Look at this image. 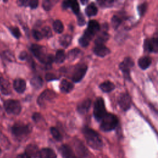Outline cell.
Instances as JSON below:
<instances>
[{
	"instance_id": "cell-1",
	"label": "cell",
	"mask_w": 158,
	"mask_h": 158,
	"mask_svg": "<svg viewBox=\"0 0 158 158\" xmlns=\"http://www.w3.org/2000/svg\"><path fill=\"white\" fill-rule=\"evenodd\" d=\"M83 133L87 144L91 148L96 150H99L102 148V141L99 135L96 131L88 127H85L83 128Z\"/></svg>"
},
{
	"instance_id": "cell-2",
	"label": "cell",
	"mask_w": 158,
	"mask_h": 158,
	"mask_svg": "<svg viewBox=\"0 0 158 158\" xmlns=\"http://www.w3.org/2000/svg\"><path fill=\"white\" fill-rule=\"evenodd\" d=\"M30 50L35 57L45 65H51L54 61V57L51 54H48L45 48L42 46L33 44L30 47Z\"/></svg>"
},
{
	"instance_id": "cell-3",
	"label": "cell",
	"mask_w": 158,
	"mask_h": 158,
	"mask_svg": "<svg viewBox=\"0 0 158 158\" xmlns=\"http://www.w3.org/2000/svg\"><path fill=\"white\" fill-rule=\"evenodd\" d=\"M100 128L103 131H110L114 130L118 124L117 117L110 113H107L101 120Z\"/></svg>"
},
{
	"instance_id": "cell-4",
	"label": "cell",
	"mask_w": 158,
	"mask_h": 158,
	"mask_svg": "<svg viewBox=\"0 0 158 158\" xmlns=\"http://www.w3.org/2000/svg\"><path fill=\"white\" fill-rule=\"evenodd\" d=\"M12 134L18 138L24 137L28 135L31 131V127L28 124L16 123L11 128Z\"/></svg>"
},
{
	"instance_id": "cell-5",
	"label": "cell",
	"mask_w": 158,
	"mask_h": 158,
	"mask_svg": "<svg viewBox=\"0 0 158 158\" xmlns=\"http://www.w3.org/2000/svg\"><path fill=\"white\" fill-rule=\"evenodd\" d=\"M107 114L104 100L102 98H98L94 102L93 115L96 120L101 121L104 116Z\"/></svg>"
},
{
	"instance_id": "cell-6",
	"label": "cell",
	"mask_w": 158,
	"mask_h": 158,
	"mask_svg": "<svg viewBox=\"0 0 158 158\" xmlns=\"http://www.w3.org/2000/svg\"><path fill=\"white\" fill-rule=\"evenodd\" d=\"M4 107L9 114L18 115L20 113L22 107L20 102L17 100L8 99L4 102Z\"/></svg>"
},
{
	"instance_id": "cell-7",
	"label": "cell",
	"mask_w": 158,
	"mask_h": 158,
	"mask_svg": "<svg viewBox=\"0 0 158 158\" xmlns=\"http://www.w3.org/2000/svg\"><path fill=\"white\" fill-rule=\"evenodd\" d=\"M134 65V62L130 57H126L120 64L119 68L123 73L124 77L128 80H130V69Z\"/></svg>"
},
{
	"instance_id": "cell-8",
	"label": "cell",
	"mask_w": 158,
	"mask_h": 158,
	"mask_svg": "<svg viewBox=\"0 0 158 158\" xmlns=\"http://www.w3.org/2000/svg\"><path fill=\"white\" fill-rule=\"evenodd\" d=\"M56 97V93L49 89H46L44 91L38 98L37 102L40 106H44L47 102H51Z\"/></svg>"
},
{
	"instance_id": "cell-9",
	"label": "cell",
	"mask_w": 158,
	"mask_h": 158,
	"mask_svg": "<svg viewBox=\"0 0 158 158\" xmlns=\"http://www.w3.org/2000/svg\"><path fill=\"white\" fill-rule=\"evenodd\" d=\"M87 69L88 67L85 64L77 65L75 68L72 75V81L75 83L80 81L85 75Z\"/></svg>"
},
{
	"instance_id": "cell-10",
	"label": "cell",
	"mask_w": 158,
	"mask_h": 158,
	"mask_svg": "<svg viewBox=\"0 0 158 158\" xmlns=\"http://www.w3.org/2000/svg\"><path fill=\"white\" fill-rule=\"evenodd\" d=\"M118 102L120 108L126 111L128 110L131 106V98L127 93H122L118 97Z\"/></svg>"
},
{
	"instance_id": "cell-11",
	"label": "cell",
	"mask_w": 158,
	"mask_h": 158,
	"mask_svg": "<svg viewBox=\"0 0 158 158\" xmlns=\"http://www.w3.org/2000/svg\"><path fill=\"white\" fill-rule=\"evenodd\" d=\"M144 49L147 52H157L158 49V41L157 38L146 39L144 43Z\"/></svg>"
},
{
	"instance_id": "cell-12",
	"label": "cell",
	"mask_w": 158,
	"mask_h": 158,
	"mask_svg": "<svg viewBox=\"0 0 158 158\" xmlns=\"http://www.w3.org/2000/svg\"><path fill=\"white\" fill-rule=\"evenodd\" d=\"M60 151L64 158H80L75 155L73 149L67 144H63L60 148Z\"/></svg>"
},
{
	"instance_id": "cell-13",
	"label": "cell",
	"mask_w": 158,
	"mask_h": 158,
	"mask_svg": "<svg viewBox=\"0 0 158 158\" xmlns=\"http://www.w3.org/2000/svg\"><path fill=\"white\" fill-rule=\"evenodd\" d=\"M94 53L99 57H105L110 53V49L104 44H95L93 48Z\"/></svg>"
},
{
	"instance_id": "cell-14",
	"label": "cell",
	"mask_w": 158,
	"mask_h": 158,
	"mask_svg": "<svg viewBox=\"0 0 158 158\" xmlns=\"http://www.w3.org/2000/svg\"><path fill=\"white\" fill-rule=\"evenodd\" d=\"M38 158H57V155L52 149L43 148L39 150Z\"/></svg>"
},
{
	"instance_id": "cell-15",
	"label": "cell",
	"mask_w": 158,
	"mask_h": 158,
	"mask_svg": "<svg viewBox=\"0 0 158 158\" xmlns=\"http://www.w3.org/2000/svg\"><path fill=\"white\" fill-rule=\"evenodd\" d=\"M100 30V25L99 23L94 20H91L88 22V27L86 29V31L89 34L94 36Z\"/></svg>"
},
{
	"instance_id": "cell-16",
	"label": "cell",
	"mask_w": 158,
	"mask_h": 158,
	"mask_svg": "<svg viewBox=\"0 0 158 158\" xmlns=\"http://www.w3.org/2000/svg\"><path fill=\"white\" fill-rule=\"evenodd\" d=\"M91 99H85L78 104L77 111L80 114H85L88 112L91 107Z\"/></svg>"
},
{
	"instance_id": "cell-17",
	"label": "cell",
	"mask_w": 158,
	"mask_h": 158,
	"mask_svg": "<svg viewBox=\"0 0 158 158\" xmlns=\"http://www.w3.org/2000/svg\"><path fill=\"white\" fill-rule=\"evenodd\" d=\"M0 91L4 95H8L11 93L10 83L2 77H0Z\"/></svg>"
},
{
	"instance_id": "cell-18",
	"label": "cell",
	"mask_w": 158,
	"mask_h": 158,
	"mask_svg": "<svg viewBox=\"0 0 158 158\" xmlns=\"http://www.w3.org/2000/svg\"><path fill=\"white\" fill-rule=\"evenodd\" d=\"M13 87L19 93H22L26 89V82L22 78H17L14 81Z\"/></svg>"
},
{
	"instance_id": "cell-19",
	"label": "cell",
	"mask_w": 158,
	"mask_h": 158,
	"mask_svg": "<svg viewBox=\"0 0 158 158\" xmlns=\"http://www.w3.org/2000/svg\"><path fill=\"white\" fill-rule=\"evenodd\" d=\"M25 152H26L31 158H36L37 157H38L39 149L36 145L30 144L26 147Z\"/></svg>"
},
{
	"instance_id": "cell-20",
	"label": "cell",
	"mask_w": 158,
	"mask_h": 158,
	"mask_svg": "<svg viewBox=\"0 0 158 158\" xmlns=\"http://www.w3.org/2000/svg\"><path fill=\"white\" fill-rule=\"evenodd\" d=\"M73 85L65 79L62 80L60 84V91L64 93H70L73 89Z\"/></svg>"
},
{
	"instance_id": "cell-21",
	"label": "cell",
	"mask_w": 158,
	"mask_h": 158,
	"mask_svg": "<svg viewBox=\"0 0 158 158\" xmlns=\"http://www.w3.org/2000/svg\"><path fill=\"white\" fill-rule=\"evenodd\" d=\"M17 4L20 6H28L31 9H35L38 6V1L37 0H20L18 1Z\"/></svg>"
},
{
	"instance_id": "cell-22",
	"label": "cell",
	"mask_w": 158,
	"mask_h": 158,
	"mask_svg": "<svg viewBox=\"0 0 158 158\" xmlns=\"http://www.w3.org/2000/svg\"><path fill=\"white\" fill-rule=\"evenodd\" d=\"M151 59L148 57V56H144L141 57L139 60H138V65L139 67L143 69V70H145L147 68H148L151 64Z\"/></svg>"
},
{
	"instance_id": "cell-23",
	"label": "cell",
	"mask_w": 158,
	"mask_h": 158,
	"mask_svg": "<svg viewBox=\"0 0 158 158\" xmlns=\"http://www.w3.org/2000/svg\"><path fill=\"white\" fill-rule=\"evenodd\" d=\"M93 38V37L92 36L85 31L83 35L79 39L78 42L82 47H86L89 44Z\"/></svg>"
},
{
	"instance_id": "cell-24",
	"label": "cell",
	"mask_w": 158,
	"mask_h": 158,
	"mask_svg": "<svg viewBox=\"0 0 158 158\" xmlns=\"http://www.w3.org/2000/svg\"><path fill=\"white\" fill-rule=\"evenodd\" d=\"M99 88L103 92L109 93L114 89L115 85L110 81H106L99 85Z\"/></svg>"
},
{
	"instance_id": "cell-25",
	"label": "cell",
	"mask_w": 158,
	"mask_h": 158,
	"mask_svg": "<svg viewBox=\"0 0 158 158\" xmlns=\"http://www.w3.org/2000/svg\"><path fill=\"white\" fill-rule=\"evenodd\" d=\"M98 13V8L94 3H90L85 9V14L88 17L96 15Z\"/></svg>"
},
{
	"instance_id": "cell-26",
	"label": "cell",
	"mask_w": 158,
	"mask_h": 158,
	"mask_svg": "<svg viewBox=\"0 0 158 158\" xmlns=\"http://www.w3.org/2000/svg\"><path fill=\"white\" fill-rule=\"evenodd\" d=\"M109 35L107 32L102 31L95 40V44H104V43L109 39Z\"/></svg>"
},
{
	"instance_id": "cell-27",
	"label": "cell",
	"mask_w": 158,
	"mask_h": 158,
	"mask_svg": "<svg viewBox=\"0 0 158 158\" xmlns=\"http://www.w3.org/2000/svg\"><path fill=\"white\" fill-rule=\"evenodd\" d=\"M72 40V37L70 35H64L60 37L59 38V43L61 44V46L67 48L68 47Z\"/></svg>"
},
{
	"instance_id": "cell-28",
	"label": "cell",
	"mask_w": 158,
	"mask_h": 158,
	"mask_svg": "<svg viewBox=\"0 0 158 158\" xmlns=\"http://www.w3.org/2000/svg\"><path fill=\"white\" fill-rule=\"evenodd\" d=\"M31 86L35 89H39L43 86V81L42 78L39 76H35L33 77L30 80Z\"/></svg>"
},
{
	"instance_id": "cell-29",
	"label": "cell",
	"mask_w": 158,
	"mask_h": 158,
	"mask_svg": "<svg viewBox=\"0 0 158 158\" xmlns=\"http://www.w3.org/2000/svg\"><path fill=\"white\" fill-rule=\"evenodd\" d=\"M65 57H66V55L64 51L62 49H59L57 51L56 53L54 60L56 63L60 64L65 60Z\"/></svg>"
},
{
	"instance_id": "cell-30",
	"label": "cell",
	"mask_w": 158,
	"mask_h": 158,
	"mask_svg": "<svg viewBox=\"0 0 158 158\" xmlns=\"http://www.w3.org/2000/svg\"><path fill=\"white\" fill-rule=\"evenodd\" d=\"M80 54V51L78 48L72 49L68 52L67 55V57L69 60L73 61L79 56Z\"/></svg>"
},
{
	"instance_id": "cell-31",
	"label": "cell",
	"mask_w": 158,
	"mask_h": 158,
	"mask_svg": "<svg viewBox=\"0 0 158 158\" xmlns=\"http://www.w3.org/2000/svg\"><path fill=\"white\" fill-rule=\"evenodd\" d=\"M53 29L57 33H61L64 30V25L60 20H56L53 22Z\"/></svg>"
},
{
	"instance_id": "cell-32",
	"label": "cell",
	"mask_w": 158,
	"mask_h": 158,
	"mask_svg": "<svg viewBox=\"0 0 158 158\" xmlns=\"http://www.w3.org/2000/svg\"><path fill=\"white\" fill-rule=\"evenodd\" d=\"M50 131H51L52 136L56 140H57L58 141H60L62 139V135L60 134L59 131L56 128L51 127L50 128Z\"/></svg>"
},
{
	"instance_id": "cell-33",
	"label": "cell",
	"mask_w": 158,
	"mask_h": 158,
	"mask_svg": "<svg viewBox=\"0 0 158 158\" xmlns=\"http://www.w3.org/2000/svg\"><path fill=\"white\" fill-rule=\"evenodd\" d=\"M69 7H70L73 13L78 15L80 12V7L77 1H69Z\"/></svg>"
},
{
	"instance_id": "cell-34",
	"label": "cell",
	"mask_w": 158,
	"mask_h": 158,
	"mask_svg": "<svg viewBox=\"0 0 158 158\" xmlns=\"http://www.w3.org/2000/svg\"><path fill=\"white\" fill-rule=\"evenodd\" d=\"M122 23V19L117 15H114L111 19V24L114 29H117Z\"/></svg>"
},
{
	"instance_id": "cell-35",
	"label": "cell",
	"mask_w": 158,
	"mask_h": 158,
	"mask_svg": "<svg viewBox=\"0 0 158 158\" xmlns=\"http://www.w3.org/2000/svg\"><path fill=\"white\" fill-rule=\"evenodd\" d=\"M98 4L100 6L102 7H109L114 5L115 1H110V0H102V1H98Z\"/></svg>"
},
{
	"instance_id": "cell-36",
	"label": "cell",
	"mask_w": 158,
	"mask_h": 158,
	"mask_svg": "<svg viewBox=\"0 0 158 158\" xmlns=\"http://www.w3.org/2000/svg\"><path fill=\"white\" fill-rule=\"evenodd\" d=\"M9 30L12 35L16 38L19 39L21 36V33L19 28L17 27H11L9 28Z\"/></svg>"
},
{
	"instance_id": "cell-37",
	"label": "cell",
	"mask_w": 158,
	"mask_h": 158,
	"mask_svg": "<svg viewBox=\"0 0 158 158\" xmlns=\"http://www.w3.org/2000/svg\"><path fill=\"white\" fill-rule=\"evenodd\" d=\"M54 4V1H49V0H45L43 2V7L46 10H49L51 9L52 6Z\"/></svg>"
},
{
	"instance_id": "cell-38",
	"label": "cell",
	"mask_w": 158,
	"mask_h": 158,
	"mask_svg": "<svg viewBox=\"0 0 158 158\" xmlns=\"http://www.w3.org/2000/svg\"><path fill=\"white\" fill-rule=\"evenodd\" d=\"M147 7H148V5H147V3L146 2L142 3L138 6V11L140 16H143L144 15L145 12H146Z\"/></svg>"
},
{
	"instance_id": "cell-39",
	"label": "cell",
	"mask_w": 158,
	"mask_h": 158,
	"mask_svg": "<svg viewBox=\"0 0 158 158\" xmlns=\"http://www.w3.org/2000/svg\"><path fill=\"white\" fill-rule=\"evenodd\" d=\"M43 37L46 38H49L52 36V31L51 28L49 27H44L42 28V30L41 31Z\"/></svg>"
},
{
	"instance_id": "cell-40",
	"label": "cell",
	"mask_w": 158,
	"mask_h": 158,
	"mask_svg": "<svg viewBox=\"0 0 158 158\" xmlns=\"http://www.w3.org/2000/svg\"><path fill=\"white\" fill-rule=\"evenodd\" d=\"M32 35H33V38L35 39H36V40H40L43 38V36L41 32L37 30H33Z\"/></svg>"
},
{
	"instance_id": "cell-41",
	"label": "cell",
	"mask_w": 158,
	"mask_h": 158,
	"mask_svg": "<svg viewBox=\"0 0 158 158\" xmlns=\"http://www.w3.org/2000/svg\"><path fill=\"white\" fill-rule=\"evenodd\" d=\"M78 25H80V26H82L85 24V18L83 16V15L81 14H78Z\"/></svg>"
},
{
	"instance_id": "cell-42",
	"label": "cell",
	"mask_w": 158,
	"mask_h": 158,
	"mask_svg": "<svg viewBox=\"0 0 158 158\" xmlns=\"http://www.w3.org/2000/svg\"><path fill=\"white\" fill-rule=\"evenodd\" d=\"M45 78L47 81H51V80H57L58 78L56 77V75L53 73H47L45 76Z\"/></svg>"
},
{
	"instance_id": "cell-43",
	"label": "cell",
	"mask_w": 158,
	"mask_h": 158,
	"mask_svg": "<svg viewBox=\"0 0 158 158\" xmlns=\"http://www.w3.org/2000/svg\"><path fill=\"white\" fill-rule=\"evenodd\" d=\"M19 57L20 60H25L28 57V54L25 51H22L20 52Z\"/></svg>"
},
{
	"instance_id": "cell-44",
	"label": "cell",
	"mask_w": 158,
	"mask_h": 158,
	"mask_svg": "<svg viewBox=\"0 0 158 158\" xmlns=\"http://www.w3.org/2000/svg\"><path fill=\"white\" fill-rule=\"evenodd\" d=\"M32 118L35 122H37L40 121V120L41 118V115L39 113H34L32 116Z\"/></svg>"
},
{
	"instance_id": "cell-45",
	"label": "cell",
	"mask_w": 158,
	"mask_h": 158,
	"mask_svg": "<svg viewBox=\"0 0 158 158\" xmlns=\"http://www.w3.org/2000/svg\"><path fill=\"white\" fill-rule=\"evenodd\" d=\"M16 158H31L26 152H23L21 154H19L17 156Z\"/></svg>"
},
{
	"instance_id": "cell-46",
	"label": "cell",
	"mask_w": 158,
	"mask_h": 158,
	"mask_svg": "<svg viewBox=\"0 0 158 158\" xmlns=\"http://www.w3.org/2000/svg\"><path fill=\"white\" fill-rule=\"evenodd\" d=\"M81 2H82V4H85V3L87 2L88 1H81Z\"/></svg>"
},
{
	"instance_id": "cell-47",
	"label": "cell",
	"mask_w": 158,
	"mask_h": 158,
	"mask_svg": "<svg viewBox=\"0 0 158 158\" xmlns=\"http://www.w3.org/2000/svg\"><path fill=\"white\" fill-rule=\"evenodd\" d=\"M1 112H2V107H1V106H0V114H1Z\"/></svg>"
}]
</instances>
